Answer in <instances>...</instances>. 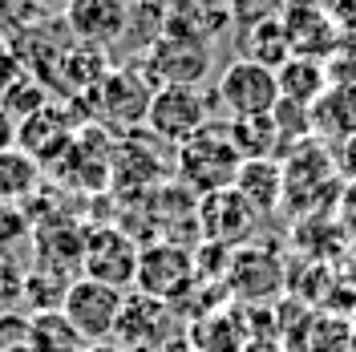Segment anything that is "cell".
I'll list each match as a JSON object with an SVG mask.
<instances>
[{"mask_svg": "<svg viewBox=\"0 0 356 352\" xmlns=\"http://www.w3.org/2000/svg\"><path fill=\"white\" fill-rule=\"evenodd\" d=\"M243 166V154L235 146V138L227 130V122H207L191 142H182L175 150V178L178 186H186L195 198L235 186V175Z\"/></svg>", "mask_w": 356, "mask_h": 352, "instance_id": "1", "label": "cell"}, {"mask_svg": "<svg viewBox=\"0 0 356 352\" xmlns=\"http://www.w3.org/2000/svg\"><path fill=\"white\" fill-rule=\"evenodd\" d=\"M89 93H93V126L110 134H130L146 126L154 81L146 77V69H110Z\"/></svg>", "mask_w": 356, "mask_h": 352, "instance_id": "2", "label": "cell"}, {"mask_svg": "<svg viewBox=\"0 0 356 352\" xmlns=\"http://www.w3.org/2000/svg\"><path fill=\"white\" fill-rule=\"evenodd\" d=\"M222 287H227V296H235L239 304H271L275 296L288 291V271H284V259H280L271 247L251 239V243H243V247L231 251Z\"/></svg>", "mask_w": 356, "mask_h": 352, "instance_id": "3", "label": "cell"}, {"mask_svg": "<svg viewBox=\"0 0 356 352\" xmlns=\"http://www.w3.org/2000/svg\"><path fill=\"white\" fill-rule=\"evenodd\" d=\"M215 102L199 93V86H158L150 97V113H146V130L162 138L170 150L182 142H191L195 134L211 122Z\"/></svg>", "mask_w": 356, "mask_h": 352, "instance_id": "4", "label": "cell"}, {"mask_svg": "<svg viewBox=\"0 0 356 352\" xmlns=\"http://www.w3.org/2000/svg\"><path fill=\"white\" fill-rule=\"evenodd\" d=\"M162 138L146 130H130L122 134L118 142H113V158H110V186L113 191H126L130 186V195H150L162 186V178L175 175V166H166L162 162Z\"/></svg>", "mask_w": 356, "mask_h": 352, "instance_id": "5", "label": "cell"}, {"mask_svg": "<svg viewBox=\"0 0 356 352\" xmlns=\"http://www.w3.org/2000/svg\"><path fill=\"white\" fill-rule=\"evenodd\" d=\"M280 102V81H275V69L259 65V61H231L215 81V106L231 118H259L271 113Z\"/></svg>", "mask_w": 356, "mask_h": 352, "instance_id": "6", "label": "cell"}, {"mask_svg": "<svg viewBox=\"0 0 356 352\" xmlns=\"http://www.w3.org/2000/svg\"><path fill=\"white\" fill-rule=\"evenodd\" d=\"M195 247L182 243H166V239H150L138 251V271H134V287L158 296V300H178L186 287L195 284Z\"/></svg>", "mask_w": 356, "mask_h": 352, "instance_id": "7", "label": "cell"}, {"mask_svg": "<svg viewBox=\"0 0 356 352\" xmlns=\"http://www.w3.org/2000/svg\"><path fill=\"white\" fill-rule=\"evenodd\" d=\"M122 304H126L122 287H110L102 280L81 275V280L69 284L61 312H65V320L86 336L89 344H97V340H113V324L122 316Z\"/></svg>", "mask_w": 356, "mask_h": 352, "instance_id": "8", "label": "cell"}, {"mask_svg": "<svg viewBox=\"0 0 356 352\" xmlns=\"http://www.w3.org/2000/svg\"><path fill=\"white\" fill-rule=\"evenodd\" d=\"M259 211L247 202L235 186H222V191H211V195L199 198V231L202 239L222 243V247H243V243L255 239L259 231Z\"/></svg>", "mask_w": 356, "mask_h": 352, "instance_id": "9", "label": "cell"}, {"mask_svg": "<svg viewBox=\"0 0 356 352\" xmlns=\"http://www.w3.org/2000/svg\"><path fill=\"white\" fill-rule=\"evenodd\" d=\"M178 312L146 291H134L122 304V316L113 324V340L126 352H146V349H162V340H170L178 332Z\"/></svg>", "mask_w": 356, "mask_h": 352, "instance_id": "10", "label": "cell"}, {"mask_svg": "<svg viewBox=\"0 0 356 352\" xmlns=\"http://www.w3.org/2000/svg\"><path fill=\"white\" fill-rule=\"evenodd\" d=\"M138 251L142 243L130 239L126 227H110L102 223L97 231L86 235V259H81V271L89 280H102L110 287H126L134 284V271H138Z\"/></svg>", "mask_w": 356, "mask_h": 352, "instance_id": "11", "label": "cell"}, {"mask_svg": "<svg viewBox=\"0 0 356 352\" xmlns=\"http://www.w3.org/2000/svg\"><path fill=\"white\" fill-rule=\"evenodd\" d=\"M146 77L158 86H199L211 73V45L195 37H158L146 53Z\"/></svg>", "mask_w": 356, "mask_h": 352, "instance_id": "12", "label": "cell"}, {"mask_svg": "<svg viewBox=\"0 0 356 352\" xmlns=\"http://www.w3.org/2000/svg\"><path fill=\"white\" fill-rule=\"evenodd\" d=\"M280 344L288 352H348L353 316H336L328 308H300V320L280 328Z\"/></svg>", "mask_w": 356, "mask_h": 352, "instance_id": "13", "label": "cell"}, {"mask_svg": "<svg viewBox=\"0 0 356 352\" xmlns=\"http://www.w3.org/2000/svg\"><path fill=\"white\" fill-rule=\"evenodd\" d=\"M73 134H77V118H73L65 106L49 102V106H41L37 113H29L24 122H17V146H21L29 158H37L41 166H49V162L73 142Z\"/></svg>", "mask_w": 356, "mask_h": 352, "instance_id": "14", "label": "cell"}, {"mask_svg": "<svg viewBox=\"0 0 356 352\" xmlns=\"http://www.w3.org/2000/svg\"><path fill=\"white\" fill-rule=\"evenodd\" d=\"M65 21L86 45H113L130 29V8L122 0H69Z\"/></svg>", "mask_w": 356, "mask_h": 352, "instance_id": "15", "label": "cell"}, {"mask_svg": "<svg viewBox=\"0 0 356 352\" xmlns=\"http://www.w3.org/2000/svg\"><path fill=\"white\" fill-rule=\"evenodd\" d=\"M312 134L324 142H353L356 138V86H328L312 106Z\"/></svg>", "mask_w": 356, "mask_h": 352, "instance_id": "16", "label": "cell"}, {"mask_svg": "<svg viewBox=\"0 0 356 352\" xmlns=\"http://www.w3.org/2000/svg\"><path fill=\"white\" fill-rule=\"evenodd\" d=\"M235 191L259 215H271L284 202V162L280 158H243V166L235 175Z\"/></svg>", "mask_w": 356, "mask_h": 352, "instance_id": "17", "label": "cell"}, {"mask_svg": "<svg viewBox=\"0 0 356 352\" xmlns=\"http://www.w3.org/2000/svg\"><path fill=\"white\" fill-rule=\"evenodd\" d=\"M275 81H280V97H288L296 106H316L320 93L332 86L328 81V65L320 57H304V53H291L284 65L275 69Z\"/></svg>", "mask_w": 356, "mask_h": 352, "instance_id": "18", "label": "cell"}, {"mask_svg": "<svg viewBox=\"0 0 356 352\" xmlns=\"http://www.w3.org/2000/svg\"><path fill=\"white\" fill-rule=\"evenodd\" d=\"M195 352H243L247 349V324L239 312H207L191 328Z\"/></svg>", "mask_w": 356, "mask_h": 352, "instance_id": "19", "label": "cell"}, {"mask_svg": "<svg viewBox=\"0 0 356 352\" xmlns=\"http://www.w3.org/2000/svg\"><path fill=\"white\" fill-rule=\"evenodd\" d=\"M227 130L235 138L239 154L243 158H280L284 154V138H280V126L271 113H259V118H231Z\"/></svg>", "mask_w": 356, "mask_h": 352, "instance_id": "20", "label": "cell"}, {"mask_svg": "<svg viewBox=\"0 0 356 352\" xmlns=\"http://www.w3.org/2000/svg\"><path fill=\"white\" fill-rule=\"evenodd\" d=\"M243 57L247 61H259L267 69H280L291 57V37L280 17H267V21H255L243 33Z\"/></svg>", "mask_w": 356, "mask_h": 352, "instance_id": "21", "label": "cell"}, {"mask_svg": "<svg viewBox=\"0 0 356 352\" xmlns=\"http://www.w3.org/2000/svg\"><path fill=\"white\" fill-rule=\"evenodd\" d=\"M29 344H33V352H86L89 340L65 320V312H33Z\"/></svg>", "mask_w": 356, "mask_h": 352, "instance_id": "22", "label": "cell"}, {"mask_svg": "<svg viewBox=\"0 0 356 352\" xmlns=\"http://www.w3.org/2000/svg\"><path fill=\"white\" fill-rule=\"evenodd\" d=\"M69 284H73V271H61V267H49V264H33L24 271V304L33 312H61Z\"/></svg>", "mask_w": 356, "mask_h": 352, "instance_id": "23", "label": "cell"}, {"mask_svg": "<svg viewBox=\"0 0 356 352\" xmlns=\"http://www.w3.org/2000/svg\"><path fill=\"white\" fill-rule=\"evenodd\" d=\"M41 182V162L29 158L21 146L0 150V202H24L29 195H37Z\"/></svg>", "mask_w": 356, "mask_h": 352, "instance_id": "24", "label": "cell"}, {"mask_svg": "<svg viewBox=\"0 0 356 352\" xmlns=\"http://www.w3.org/2000/svg\"><path fill=\"white\" fill-rule=\"evenodd\" d=\"M0 106L13 113L17 122H24L29 113H37L41 106H49V93H44V86L33 73H21L17 81H8V86L0 89Z\"/></svg>", "mask_w": 356, "mask_h": 352, "instance_id": "25", "label": "cell"}, {"mask_svg": "<svg viewBox=\"0 0 356 352\" xmlns=\"http://www.w3.org/2000/svg\"><path fill=\"white\" fill-rule=\"evenodd\" d=\"M24 271L29 267L21 264L17 251H0V312L17 308L24 300Z\"/></svg>", "mask_w": 356, "mask_h": 352, "instance_id": "26", "label": "cell"}, {"mask_svg": "<svg viewBox=\"0 0 356 352\" xmlns=\"http://www.w3.org/2000/svg\"><path fill=\"white\" fill-rule=\"evenodd\" d=\"M324 65H328V81L332 86H356V41L353 37H340V45L332 49V57Z\"/></svg>", "mask_w": 356, "mask_h": 352, "instance_id": "27", "label": "cell"}, {"mask_svg": "<svg viewBox=\"0 0 356 352\" xmlns=\"http://www.w3.org/2000/svg\"><path fill=\"white\" fill-rule=\"evenodd\" d=\"M17 344H29V316H21L17 308L0 312V352L17 349Z\"/></svg>", "mask_w": 356, "mask_h": 352, "instance_id": "28", "label": "cell"}, {"mask_svg": "<svg viewBox=\"0 0 356 352\" xmlns=\"http://www.w3.org/2000/svg\"><path fill=\"white\" fill-rule=\"evenodd\" d=\"M29 17H37V0H0V33L24 29Z\"/></svg>", "mask_w": 356, "mask_h": 352, "instance_id": "29", "label": "cell"}, {"mask_svg": "<svg viewBox=\"0 0 356 352\" xmlns=\"http://www.w3.org/2000/svg\"><path fill=\"white\" fill-rule=\"evenodd\" d=\"M17 146V118L0 106V150H13Z\"/></svg>", "mask_w": 356, "mask_h": 352, "instance_id": "30", "label": "cell"}, {"mask_svg": "<svg viewBox=\"0 0 356 352\" xmlns=\"http://www.w3.org/2000/svg\"><path fill=\"white\" fill-rule=\"evenodd\" d=\"M243 352H288L280 340H247V349Z\"/></svg>", "mask_w": 356, "mask_h": 352, "instance_id": "31", "label": "cell"}, {"mask_svg": "<svg viewBox=\"0 0 356 352\" xmlns=\"http://www.w3.org/2000/svg\"><path fill=\"white\" fill-rule=\"evenodd\" d=\"M86 352H126L122 344H110V340H97V344H86Z\"/></svg>", "mask_w": 356, "mask_h": 352, "instance_id": "32", "label": "cell"}, {"mask_svg": "<svg viewBox=\"0 0 356 352\" xmlns=\"http://www.w3.org/2000/svg\"><path fill=\"white\" fill-rule=\"evenodd\" d=\"M348 352H356V316H353V344H348Z\"/></svg>", "mask_w": 356, "mask_h": 352, "instance_id": "33", "label": "cell"}, {"mask_svg": "<svg viewBox=\"0 0 356 352\" xmlns=\"http://www.w3.org/2000/svg\"><path fill=\"white\" fill-rule=\"evenodd\" d=\"M8 352H33V344H17V349H8Z\"/></svg>", "mask_w": 356, "mask_h": 352, "instance_id": "34", "label": "cell"}]
</instances>
